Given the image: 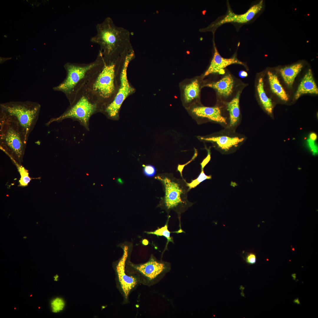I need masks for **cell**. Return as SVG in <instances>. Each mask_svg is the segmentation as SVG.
<instances>
[{
	"label": "cell",
	"instance_id": "cell-1",
	"mask_svg": "<svg viewBox=\"0 0 318 318\" xmlns=\"http://www.w3.org/2000/svg\"><path fill=\"white\" fill-rule=\"evenodd\" d=\"M96 28V34L91 38L90 41L99 45L105 62H115L120 55L133 51L130 32L117 26L110 17H107L97 24Z\"/></svg>",
	"mask_w": 318,
	"mask_h": 318
},
{
	"label": "cell",
	"instance_id": "cell-2",
	"mask_svg": "<svg viewBox=\"0 0 318 318\" xmlns=\"http://www.w3.org/2000/svg\"><path fill=\"white\" fill-rule=\"evenodd\" d=\"M104 64L102 54L100 51L96 59L91 62H67L64 65L66 71V77L53 89L64 93L70 103L78 92L86 85Z\"/></svg>",
	"mask_w": 318,
	"mask_h": 318
},
{
	"label": "cell",
	"instance_id": "cell-3",
	"mask_svg": "<svg viewBox=\"0 0 318 318\" xmlns=\"http://www.w3.org/2000/svg\"><path fill=\"white\" fill-rule=\"evenodd\" d=\"M155 178L160 180L164 187L165 196L160 205L168 214L171 211L176 213L179 221L180 230H181V214L193 204L188 199L190 190L187 182L182 176L181 178H177L172 173L158 175Z\"/></svg>",
	"mask_w": 318,
	"mask_h": 318
},
{
	"label": "cell",
	"instance_id": "cell-4",
	"mask_svg": "<svg viewBox=\"0 0 318 318\" xmlns=\"http://www.w3.org/2000/svg\"><path fill=\"white\" fill-rule=\"evenodd\" d=\"M85 87L78 92L62 114L51 118L45 125L48 127L53 122H60L64 119L69 118L78 121L86 130L89 131L90 118L93 115L101 112L102 107Z\"/></svg>",
	"mask_w": 318,
	"mask_h": 318
},
{
	"label": "cell",
	"instance_id": "cell-5",
	"mask_svg": "<svg viewBox=\"0 0 318 318\" xmlns=\"http://www.w3.org/2000/svg\"><path fill=\"white\" fill-rule=\"evenodd\" d=\"M41 105L31 101H10L0 104V117L19 126L28 141L39 118Z\"/></svg>",
	"mask_w": 318,
	"mask_h": 318
},
{
	"label": "cell",
	"instance_id": "cell-6",
	"mask_svg": "<svg viewBox=\"0 0 318 318\" xmlns=\"http://www.w3.org/2000/svg\"><path fill=\"white\" fill-rule=\"evenodd\" d=\"M104 63L102 68L85 87L102 108L113 99L117 92L116 72L117 60Z\"/></svg>",
	"mask_w": 318,
	"mask_h": 318
},
{
	"label": "cell",
	"instance_id": "cell-7",
	"mask_svg": "<svg viewBox=\"0 0 318 318\" xmlns=\"http://www.w3.org/2000/svg\"><path fill=\"white\" fill-rule=\"evenodd\" d=\"M27 140L14 122L0 117V149L21 164Z\"/></svg>",
	"mask_w": 318,
	"mask_h": 318
},
{
	"label": "cell",
	"instance_id": "cell-8",
	"mask_svg": "<svg viewBox=\"0 0 318 318\" xmlns=\"http://www.w3.org/2000/svg\"><path fill=\"white\" fill-rule=\"evenodd\" d=\"M130 264L134 271L131 275L136 276L140 283L148 286L158 282L171 269L169 263L158 260L153 255L145 263Z\"/></svg>",
	"mask_w": 318,
	"mask_h": 318
},
{
	"label": "cell",
	"instance_id": "cell-9",
	"mask_svg": "<svg viewBox=\"0 0 318 318\" xmlns=\"http://www.w3.org/2000/svg\"><path fill=\"white\" fill-rule=\"evenodd\" d=\"M133 51L126 56L120 76V85L113 99L109 103L103 106L101 113L108 118L118 120L121 105L126 97L134 91L130 85L127 76L128 65L134 56Z\"/></svg>",
	"mask_w": 318,
	"mask_h": 318
},
{
	"label": "cell",
	"instance_id": "cell-10",
	"mask_svg": "<svg viewBox=\"0 0 318 318\" xmlns=\"http://www.w3.org/2000/svg\"><path fill=\"white\" fill-rule=\"evenodd\" d=\"M123 249L122 256L116 264L115 270L118 286L125 303H127L130 294L140 283L136 276L127 274L125 266L128 255V248L125 245Z\"/></svg>",
	"mask_w": 318,
	"mask_h": 318
},
{
	"label": "cell",
	"instance_id": "cell-11",
	"mask_svg": "<svg viewBox=\"0 0 318 318\" xmlns=\"http://www.w3.org/2000/svg\"><path fill=\"white\" fill-rule=\"evenodd\" d=\"M263 5V1L252 6L246 13L241 14H235L231 11H229L227 14L216 24L219 26L229 22L244 24L251 20L261 10Z\"/></svg>",
	"mask_w": 318,
	"mask_h": 318
},
{
	"label": "cell",
	"instance_id": "cell-12",
	"mask_svg": "<svg viewBox=\"0 0 318 318\" xmlns=\"http://www.w3.org/2000/svg\"><path fill=\"white\" fill-rule=\"evenodd\" d=\"M234 64H243L242 62L235 57L226 59L222 57L215 47L213 58L204 76H206L211 74L217 73L220 74H223L224 73V68L228 66Z\"/></svg>",
	"mask_w": 318,
	"mask_h": 318
},
{
	"label": "cell",
	"instance_id": "cell-13",
	"mask_svg": "<svg viewBox=\"0 0 318 318\" xmlns=\"http://www.w3.org/2000/svg\"><path fill=\"white\" fill-rule=\"evenodd\" d=\"M306 94H318V88L311 70L309 69L302 79L295 95V99Z\"/></svg>",
	"mask_w": 318,
	"mask_h": 318
},
{
	"label": "cell",
	"instance_id": "cell-14",
	"mask_svg": "<svg viewBox=\"0 0 318 318\" xmlns=\"http://www.w3.org/2000/svg\"><path fill=\"white\" fill-rule=\"evenodd\" d=\"M192 112L197 116L227 124L226 119L221 115L220 110L218 107H197L193 108Z\"/></svg>",
	"mask_w": 318,
	"mask_h": 318
},
{
	"label": "cell",
	"instance_id": "cell-15",
	"mask_svg": "<svg viewBox=\"0 0 318 318\" xmlns=\"http://www.w3.org/2000/svg\"><path fill=\"white\" fill-rule=\"evenodd\" d=\"M207 87L216 90L220 95L228 96L232 91L233 86V80L232 76L228 74L226 75L219 81L205 85Z\"/></svg>",
	"mask_w": 318,
	"mask_h": 318
},
{
	"label": "cell",
	"instance_id": "cell-16",
	"mask_svg": "<svg viewBox=\"0 0 318 318\" xmlns=\"http://www.w3.org/2000/svg\"><path fill=\"white\" fill-rule=\"evenodd\" d=\"M200 139L203 140L215 142L219 148L225 151H228L233 146H236L239 143L243 141L244 140L243 138H239L238 137H231L227 136L206 138L201 137Z\"/></svg>",
	"mask_w": 318,
	"mask_h": 318
},
{
	"label": "cell",
	"instance_id": "cell-17",
	"mask_svg": "<svg viewBox=\"0 0 318 318\" xmlns=\"http://www.w3.org/2000/svg\"><path fill=\"white\" fill-rule=\"evenodd\" d=\"M303 67L302 63H298L282 68L280 70L281 75L286 84L291 87L295 78Z\"/></svg>",
	"mask_w": 318,
	"mask_h": 318
},
{
	"label": "cell",
	"instance_id": "cell-18",
	"mask_svg": "<svg viewBox=\"0 0 318 318\" xmlns=\"http://www.w3.org/2000/svg\"><path fill=\"white\" fill-rule=\"evenodd\" d=\"M268 79L271 89L281 100L287 101L289 98L285 91L280 83L277 77L270 72H268Z\"/></svg>",
	"mask_w": 318,
	"mask_h": 318
},
{
	"label": "cell",
	"instance_id": "cell-19",
	"mask_svg": "<svg viewBox=\"0 0 318 318\" xmlns=\"http://www.w3.org/2000/svg\"><path fill=\"white\" fill-rule=\"evenodd\" d=\"M264 82L262 77L259 80L257 90L260 101L266 111L270 114L272 113L273 105L271 99L266 95L264 89Z\"/></svg>",
	"mask_w": 318,
	"mask_h": 318
},
{
	"label": "cell",
	"instance_id": "cell-20",
	"mask_svg": "<svg viewBox=\"0 0 318 318\" xmlns=\"http://www.w3.org/2000/svg\"><path fill=\"white\" fill-rule=\"evenodd\" d=\"M239 94L231 101L227 103V110L229 111L230 117V125L233 126L237 122L239 116Z\"/></svg>",
	"mask_w": 318,
	"mask_h": 318
},
{
	"label": "cell",
	"instance_id": "cell-21",
	"mask_svg": "<svg viewBox=\"0 0 318 318\" xmlns=\"http://www.w3.org/2000/svg\"><path fill=\"white\" fill-rule=\"evenodd\" d=\"M199 85L197 80H195L187 85L184 89L185 101L189 102L197 97L200 93Z\"/></svg>",
	"mask_w": 318,
	"mask_h": 318
},
{
	"label": "cell",
	"instance_id": "cell-22",
	"mask_svg": "<svg viewBox=\"0 0 318 318\" xmlns=\"http://www.w3.org/2000/svg\"><path fill=\"white\" fill-rule=\"evenodd\" d=\"M170 217V216H168L165 225L164 226L160 228H158L156 230L153 231H146L145 232L148 234L155 235L158 237L159 236H163L165 237L167 239V242L164 251L165 250L167 249L168 245L169 242H171L173 244L174 243L173 238L172 237H171L170 235V233L173 232H170L168 229V223Z\"/></svg>",
	"mask_w": 318,
	"mask_h": 318
},
{
	"label": "cell",
	"instance_id": "cell-23",
	"mask_svg": "<svg viewBox=\"0 0 318 318\" xmlns=\"http://www.w3.org/2000/svg\"><path fill=\"white\" fill-rule=\"evenodd\" d=\"M9 157L16 167L20 175L19 186L21 187L27 186L32 179L29 175L28 170L13 158L10 156Z\"/></svg>",
	"mask_w": 318,
	"mask_h": 318
},
{
	"label": "cell",
	"instance_id": "cell-24",
	"mask_svg": "<svg viewBox=\"0 0 318 318\" xmlns=\"http://www.w3.org/2000/svg\"><path fill=\"white\" fill-rule=\"evenodd\" d=\"M212 176L206 175L204 173L203 168H201V172L198 176L196 179L192 180L190 183H187V185L191 190L196 187L200 183L207 179H211Z\"/></svg>",
	"mask_w": 318,
	"mask_h": 318
},
{
	"label": "cell",
	"instance_id": "cell-25",
	"mask_svg": "<svg viewBox=\"0 0 318 318\" xmlns=\"http://www.w3.org/2000/svg\"><path fill=\"white\" fill-rule=\"evenodd\" d=\"M65 302L62 298H56L53 299L51 302V307L52 311L54 313L59 312L64 309Z\"/></svg>",
	"mask_w": 318,
	"mask_h": 318
},
{
	"label": "cell",
	"instance_id": "cell-26",
	"mask_svg": "<svg viewBox=\"0 0 318 318\" xmlns=\"http://www.w3.org/2000/svg\"><path fill=\"white\" fill-rule=\"evenodd\" d=\"M243 258L245 262L249 265L254 264L256 261V254L253 252L246 253Z\"/></svg>",
	"mask_w": 318,
	"mask_h": 318
},
{
	"label": "cell",
	"instance_id": "cell-27",
	"mask_svg": "<svg viewBox=\"0 0 318 318\" xmlns=\"http://www.w3.org/2000/svg\"><path fill=\"white\" fill-rule=\"evenodd\" d=\"M143 166L144 173L145 175L150 177L154 176L156 173V169L153 165H143Z\"/></svg>",
	"mask_w": 318,
	"mask_h": 318
},
{
	"label": "cell",
	"instance_id": "cell-28",
	"mask_svg": "<svg viewBox=\"0 0 318 318\" xmlns=\"http://www.w3.org/2000/svg\"><path fill=\"white\" fill-rule=\"evenodd\" d=\"M315 141L309 138L307 140L308 145L314 155L317 154L318 152V148Z\"/></svg>",
	"mask_w": 318,
	"mask_h": 318
},
{
	"label": "cell",
	"instance_id": "cell-29",
	"mask_svg": "<svg viewBox=\"0 0 318 318\" xmlns=\"http://www.w3.org/2000/svg\"><path fill=\"white\" fill-rule=\"evenodd\" d=\"M210 153L209 152H208V154L207 157L203 160L202 163H201V168H204L205 166L210 160Z\"/></svg>",
	"mask_w": 318,
	"mask_h": 318
},
{
	"label": "cell",
	"instance_id": "cell-30",
	"mask_svg": "<svg viewBox=\"0 0 318 318\" xmlns=\"http://www.w3.org/2000/svg\"><path fill=\"white\" fill-rule=\"evenodd\" d=\"M317 137L316 134L314 132H312L310 134L309 138L315 141L317 139Z\"/></svg>",
	"mask_w": 318,
	"mask_h": 318
},
{
	"label": "cell",
	"instance_id": "cell-31",
	"mask_svg": "<svg viewBox=\"0 0 318 318\" xmlns=\"http://www.w3.org/2000/svg\"><path fill=\"white\" fill-rule=\"evenodd\" d=\"M11 58H3L0 57V63L1 64L3 63L4 62L6 61L8 59H10Z\"/></svg>",
	"mask_w": 318,
	"mask_h": 318
},
{
	"label": "cell",
	"instance_id": "cell-32",
	"mask_svg": "<svg viewBox=\"0 0 318 318\" xmlns=\"http://www.w3.org/2000/svg\"><path fill=\"white\" fill-rule=\"evenodd\" d=\"M241 75L242 76H246L247 74V73L245 72H243L241 73Z\"/></svg>",
	"mask_w": 318,
	"mask_h": 318
},
{
	"label": "cell",
	"instance_id": "cell-33",
	"mask_svg": "<svg viewBox=\"0 0 318 318\" xmlns=\"http://www.w3.org/2000/svg\"><path fill=\"white\" fill-rule=\"evenodd\" d=\"M58 276L57 275H56L54 277V280L57 281V280H58L57 279H58Z\"/></svg>",
	"mask_w": 318,
	"mask_h": 318
}]
</instances>
